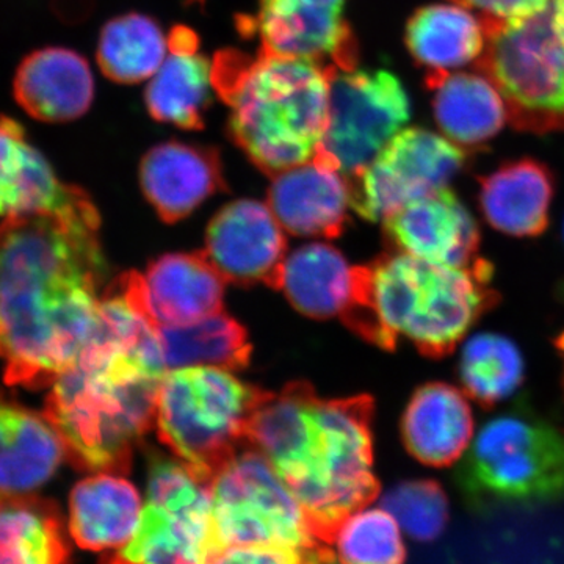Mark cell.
Listing matches in <instances>:
<instances>
[{
    "instance_id": "obj_1",
    "label": "cell",
    "mask_w": 564,
    "mask_h": 564,
    "mask_svg": "<svg viewBox=\"0 0 564 564\" xmlns=\"http://www.w3.org/2000/svg\"><path fill=\"white\" fill-rule=\"evenodd\" d=\"M99 212L82 188L57 210L0 225V359L3 381L47 388L90 337L106 272Z\"/></svg>"
},
{
    "instance_id": "obj_2",
    "label": "cell",
    "mask_w": 564,
    "mask_h": 564,
    "mask_svg": "<svg viewBox=\"0 0 564 564\" xmlns=\"http://www.w3.org/2000/svg\"><path fill=\"white\" fill-rule=\"evenodd\" d=\"M370 397L325 400L306 383L263 393L250 445L302 505L314 536L332 545L348 516L380 494L373 473Z\"/></svg>"
},
{
    "instance_id": "obj_3",
    "label": "cell",
    "mask_w": 564,
    "mask_h": 564,
    "mask_svg": "<svg viewBox=\"0 0 564 564\" xmlns=\"http://www.w3.org/2000/svg\"><path fill=\"white\" fill-rule=\"evenodd\" d=\"M212 84L231 109L229 137L263 173L276 176L317 155L329 118V65L220 51Z\"/></svg>"
},
{
    "instance_id": "obj_4",
    "label": "cell",
    "mask_w": 564,
    "mask_h": 564,
    "mask_svg": "<svg viewBox=\"0 0 564 564\" xmlns=\"http://www.w3.org/2000/svg\"><path fill=\"white\" fill-rule=\"evenodd\" d=\"M163 377L128 352L88 339L44 404L69 463L85 473H129L139 441L155 425Z\"/></svg>"
},
{
    "instance_id": "obj_5",
    "label": "cell",
    "mask_w": 564,
    "mask_h": 564,
    "mask_svg": "<svg viewBox=\"0 0 564 564\" xmlns=\"http://www.w3.org/2000/svg\"><path fill=\"white\" fill-rule=\"evenodd\" d=\"M491 265L447 267L391 252L366 267L362 302L347 323L392 350L400 339L426 356L454 350L494 303Z\"/></svg>"
},
{
    "instance_id": "obj_6",
    "label": "cell",
    "mask_w": 564,
    "mask_h": 564,
    "mask_svg": "<svg viewBox=\"0 0 564 564\" xmlns=\"http://www.w3.org/2000/svg\"><path fill=\"white\" fill-rule=\"evenodd\" d=\"M263 393L218 367L170 370L159 389V440L210 485L240 452L251 447V421Z\"/></svg>"
},
{
    "instance_id": "obj_7",
    "label": "cell",
    "mask_w": 564,
    "mask_h": 564,
    "mask_svg": "<svg viewBox=\"0 0 564 564\" xmlns=\"http://www.w3.org/2000/svg\"><path fill=\"white\" fill-rule=\"evenodd\" d=\"M456 484L475 510L564 497V434L527 406L489 419L474 437Z\"/></svg>"
},
{
    "instance_id": "obj_8",
    "label": "cell",
    "mask_w": 564,
    "mask_h": 564,
    "mask_svg": "<svg viewBox=\"0 0 564 564\" xmlns=\"http://www.w3.org/2000/svg\"><path fill=\"white\" fill-rule=\"evenodd\" d=\"M148 499L132 540L99 564H207L217 543L210 485L180 459L154 456Z\"/></svg>"
},
{
    "instance_id": "obj_9",
    "label": "cell",
    "mask_w": 564,
    "mask_h": 564,
    "mask_svg": "<svg viewBox=\"0 0 564 564\" xmlns=\"http://www.w3.org/2000/svg\"><path fill=\"white\" fill-rule=\"evenodd\" d=\"M215 536L220 549L261 545L306 556L321 547L306 513L256 451L240 452L210 484Z\"/></svg>"
},
{
    "instance_id": "obj_10",
    "label": "cell",
    "mask_w": 564,
    "mask_h": 564,
    "mask_svg": "<svg viewBox=\"0 0 564 564\" xmlns=\"http://www.w3.org/2000/svg\"><path fill=\"white\" fill-rule=\"evenodd\" d=\"M478 69L502 93L516 126L564 128V44L551 7L544 13L486 32Z\"/></svg>"
},
{
    "instance_id": "obj_11",
    "label": "cell",
    "mask_w": 564,
    "mask_h": 564,
    "mask_svg": "<svg viewBox=\"0 0 564 564\" xmlns=\"http://www.w3.org/2000/svg\"><path fill=\"white\" fill-rule=\"evenodd\" d=\"M410 96L388 69H340L329 65V118L314 159L351 180L410 121Z\"/></svg>"
},
{
    "instance_id": "obj_12",
    "label": "cell",
    "mask_w": 564,
    "mask_h": 564,
    "mask_svg": "<svg viewBox=\"0 0 564 564\" xmlns=\"http://www.w3.org/2000/svg\"><path fill=\"white\" fill-rule=\"evenodd\" d=\"M464 151L429 129H402L348 180L351 209L366 220L384 221L406 204L447 188L466 165Z\"/></svg>"
},
{
    "instance_id": "obj_13",
    "label": "cell",
    "mask_w": 564,
    "mask_h": 564,
    "mask_svg": "<svg viewBox=\"0 0 564 564\" xmlns=\"http://www.w3.org/2000/svg\"><path fill=\"white\" fill-rule=\"evenodd\" d=\"M345 3L347 0H258L254 17L240 18L239 29L258 36L263 54L351 69L359 51L345 20Z\"/></svg>"
},
{
    "instance_id": "obj_14",
    "label": "cell",
    "mask_w": 564,
    "mask_h": 564,
    "mask_svg": "<svg viewBox=\"0 0 564 564\" xmlns=\"http://www.w3.org/2000/svg\"><path fill=\"white\" fill-rule=\"evenodd\" d=\"M204 254L226 281L281 289L288 245L269 204L240 199L223 207L207 229Z\"/></svg>"
},
{
    "instance_id": "obj_15",
    "label": "cell",
    "mask_w": 564,
    "mask_h": 564,
    "mask_svg": "<svg viewBox=\"0 0 564 564\" xmlns=\"http://www.w3.org/2000/svg\"><path fill=\"white\" fill-rule=\"evenodd\" d=\"M384 229L399 251L422 261L447 267H470L480 261L477 221L448 187L406 204L386 218Z\"/></svg>"
},
{
    "instance_id": "obj_16",
    "label": "cell",
    "mask_w": 564,
    "mask_h": 564,
    "mask_svg": "<svg viewBox=\"0 0 564 564\" xmlns=\"http://www.w3.org/2000/svg\"><path fill=\"white\" fill-rule=\"evenodd\" d=\"M144 313L158 326L185 325L221 313L225 278L202 252L162 256L147 273H131Z\"/></svg>"
},
{
    "instance_id": "obj_17",
    "label": "cell",
    "mask_w": 564,
    "mask_h": 564,
    "mask_svg": "<svg viewBox=\"0 0 564 564\" xmlns=\"http://www.w3.org/2000/svg\"><path fill=\"white\" fill-rule=\"evenodd\" d=\"M140 184L163 221H180L212 195L225 191L220 154L202 144L166 141L144 155Z\"/></svg>"
},
{
    "instance_id": "obj_18",
    "label": "cell",
    "mask_w": 564,
    "mask_h": 564,
    "mask_svg": "<svg viewBox=\"0 0 564 564\" xmlns=\"http://www.w3.org/2000/svg\"><path fill=\"white\" fill-rule=\"evenodd\" d=\"M269 207L293 236H340L351 207L350 185L339 170L313 159L273 176Z\"/></svg>"
},
{
    "instance_id": "obj_19",
    "label": "cell",
    "mask_w": 564,
    "mask_h": 564,
    "mask_svg": "<svg viewBox=\"0 0 564 564\" xmlns=\"http://www.w3.org/2000/svg\"><path fill=\"white\" fill-rule=\"evenodd\" d=\"M13 95L25 113L41 122H69L84 117L95 99L90 65L66 47L33 51L18 66Z\"/></svg>"
},
{
    "instance_id": "obj_20",
    "label": "cell",
    "mask_w": 564,
    "mask_h": 564,
    "mask_svg": "<svg viewBox=\"0 0 564 564\" xmlns=\"http://www.w3.org/2000/svg\"><path fill=\"white\" fill-rule=\"evenodd\" d=\"M366 267L350 265L343 252L310 243L288 254L281 291L304 315L351 321L362 302Z\"/></svg>"
},
{
    "instance_id": "obj_21",
    "label": "cell",
    "mask_w": 564,
    "mask_h": 564,
    "mask_svg": "<svg viewBox=\"0 0 564 564\" xmlns=\"http://www.w3.org/2000/svg\"><path fill=\"white\" fill-rule=\"evenodd\" d=\"M65 458V444L46 414L0 391V496L36 491Z\"/></svg>"
},
{
    "instance_id": "obj_22",
    "label": "cell",
    "mask_w": 564,
    "mask_h": 564,
    "mask_svg": "<svg viewBox=\"0 0 564 564\" xmlns=\"http://www.w3.org/2000/svg\"><path fill=\"white\" fill-rule=\"evenodd\" d=\"M212 88V65L199 52L198 35L176 25L169 35V54L144 93L148 111L155 121L202 131Z\"/></svg>"
},
{
    "instance_id": "obj_23",
    "label": "cell",
    "mask_w": 564,
    "mask_h": 564,
    "mask_svg": "<svg viewBox=\"0 0 564 564\" xmlns=\"http://www.w3.org/2000/svg\"><path fill=\"white\" fill-rule=\"evenodd\" d=\"M474 429L469 399L447 383L419 388L402 419L404 447L417 462L432 467L458 462L473 443Z\"/></svg>"
},
{
    "instance_id": "obj_24",
    "label": "cell",
    "mask_w": 564,
    "mask_h": 564,
    "mask_svg": "<svg viewBox=\"0 0 564 564\" xmlns=\"http://www.w3.org/2000/svg\"><path fill=\"white\" fill-rule=\"evenodd\" d=\"M554 192V177L547 166L521 159L481 177L478 204L496 231L536 237L547 228Z\"/></svg>"
},
{
    "instance_id": "obj_25",
    "label": "cell",
    "mask_w": 564,
    "mask_h": 564,
    "mask_svg": "<svg viewBox=\"0 0 564 564\" xmlns=\"http://www.w3.org/2000/svg\"><path fill=\"white\" fill-rule=\"evenodd\" d=\"M426 87L433 91L434 120L462 148L488 143L510 118L502 93L481 74H426Z\"/></svg>"
},
{
    "instance_id": "obj_26",
    "label": "cell",
    "mask_w": 564,
    "mask_h": 564,
    "mask_svg": "<svg viewBox=\"0 0 564 564\" xmlns=\"http://www.w3.org/2000/svg\"><path fill=\"white\" fill-rule=\"evenodd\" d=\"M140 518L139 491L118 475H93L70 492L69 533L85 551L104 552L129 543Z\"/></svg>"
},
{
    "instance_id": "obj_27",
    "label": "cell",
    "mask_w": 564,
    "mask_h": 564,
    "mask_svg": "<svg viewBox=\"0 0 564 564\" xmlns=\"http://www.w3.org/2000/svg\"><path fill=\"white\" fill-rule=\"evenodd\" d=\"M77 191L79 187L58 181L20 122L0 115V220L29 212L61 209Z\"/></svg>"
},
{
    "instance_id": "obj_28",
    "label": "cell",
    "mask_w": 564,
    "mask_h": 564,
    "mask_svg": "<svg viewBox=\"0 0 564 564\" xmlns=\"http://www.w3.org/2000/svg\"><path fill=\"white\" fill-rule=\"evenodd\" d=\"M404 43L426 74L451 73L481 57L486 32L480 18L458 3H432L414 11Z\"/></svg>"
},
{
    "instance_id": "obj_29",
    "label": "cell",
    "mask_w": 564,
    "mask_h": 564,
    "mask_svg": "<svg viewBox=\"0 0 564 564\" xmlns=\"http://www.w3.org/2000/svg\"><path fill=\"white\" fill-rule=\"evenodd\" d=\"M0 564H73L57 503L35 494L0 496Z\"/></svg>"
},
{
    "instance_id": "obj_30",
    "label": "cell",
    "mask_w": 564,
    "mask_h": 564,
    "mask_svg": "<svg viewBox=\"0 0 564 564\" xmlns=\"http://www.w3.org/2000/svg\"><path fill=\"white\" fill-rule=\"evenodd\" d=\"M158 334L165 372L185 367L239 370L250 362L247 332L223 313L185 325L159 326Z\"/></svg>"
},
{
    "instance_id": "obj_31",
    "label": "cell",
    "mask_w": 564,
    "mask_h": 564,
    "mask_svg": "<svg viewBox=\"0 0 564 564\" xmlns=\"http://www.w3.org/2000/svg\"><path fill=\"white\" fill-rule=\"evenodd\" d=\"M169 54V36L158 21L141 13L121 14L104 25L98 63L117 84L151 79Z\"/></svg>"
},
{
    "instance_id": "obj_32",
    "label": "cell",
    "mask_w": 564,
    "mask_h": 564,
    "mask_svg": "<svg viewBox=\"0 0 564 564\" xmlns=\"http://www.w3.org/2000/svg\"><path fill=\"white\" fill-rule=\"evenodd\" d=\"M458 373L470 399L494 406L521 388L525 377L524 356L503 334H474L459 352Z\"/></svg>"
},
{
    "instance_id": "obj_33",
    "label": "cell",
    "mask_w": 564,
    "mask_h": 564,
    "mask_svg": "<svg viewBox=\"0 0 564 564\" xmlns=\"http://www.w3.org/2000/svg\"><path fill=\"white\" fill-rule=\"evenodd\" d=\"M333 544L343 564H404L406 560L399 522L384 508H362L348 516Z\"/></svg>"
},
{
    "instance_id": "obj_34",
    "label": "cell",
    "mask_w": 564,
    "mask_h": 564,
    "mask_svg": "<svg viewBox=\"0 0 564 564\" xmlns=\"http://www.w3.org/2000/svg\"><path fill=\"white\" fill-rule=\"evenodd\" d=\"M381 507L397 519L413 540L434 541L451 519L443 486L434 480H408L384 494Z\"/></svg>"
},
{
    "instance_id": "obj_35",
    "label": "cell",
    "mask_w": 564,
    "mask_h": 564,
    "mask_svg": "<svg viewBox=\"0 0 564 564\" xmlns=\"http://www.w3.org/2000/svg\"><path fill=\"white\" fill-rule=\"evenodd\" d=\"M467 10L477 11L485 32L503 25L518 24L544 13L552 0H454Z\"/></svg>"
},
{
    "instance_id": "obj_36",
    "label": "cell",
    "mask_w": 564,
    "mask_h": 564,
    "mask_svg": "<svg viewBox=\"0 0 564 564\" xmlns=\"http://www.w3.org/2000/svg\"><path fill=\"white\" fill-rule=\"evenodd\" d=\"M306 556L296 552L261 545L223 549L207 564H303Z\"/></svg>"
},
{
    "instance_id": "obj_37",
    "label": "cell",
    "mask_w": 564,
    "mask_h": 564,
    "mask_svg": "<svg viewBox=\"0 0 564 564\" xmlns=\"http://www.w3.org/2000/svg\"><path fill=\"white\" fill-rule=\"evenodd\" d=\"M303 564H343L337 562L329 545H321V547L314 549L311 554L306 555Z\"/></svg>"
},
{
    "instance_id": "obj_38",
    "label": "cell",
    "mask_w": 564,
    "mask_h": 564,
    "mask_svg": "<svg viewBox=\"0 0 564 564\" xmlns=\"http://www.w3.org/2000/svg\"><path fill=\"white\" fill-rule=\"evenodd\" d=\"M551 13L555 33L564 44V0H552Z\"/></svg>"
},
{
    "instance_id": "obj_39",
    "label": "cell",
    "mask_w": 564,
    "mask_h": 564,
    "mask_svg": "<svg viewBox=\"0 0 564 564\" xmlns=\"http://www.w3.org/2000/svg\"><path fill=\"white\" fill-rule=\"evenodd\" d=\"M558 343H560V348H562V351H564V334L562 337H560Z\"/></svg>"
},
{
    "instance_id": "obj_40",
    "label": "cell",
    "mask_w": 564,
    "mask_h": 564,
    "mask_svg": "<svg viewBox=\"0 0 564 564\" xmlns=\"http://www.w3.org/2000/svg\"><path fill=\"white\" fill-rule=\"evenodd\" d=\"M563 239H564V223H563Z\"/></svg>"
},
{
    "instance_id": "obj_41",
    "label": "cell",
    "mask_w": 564,
    "mask_h": 564,
    "mask_svg": "<svg viewBox=\"0 0 564 564\" xmlns=\"http://www.w3.org/2000/svg\"><path fill=\"white\" fill-rule=\"evenodd\" d=\"M562 292H563V295H564V284H563V289H562Z\"/></svg>"
}]
</instances>
